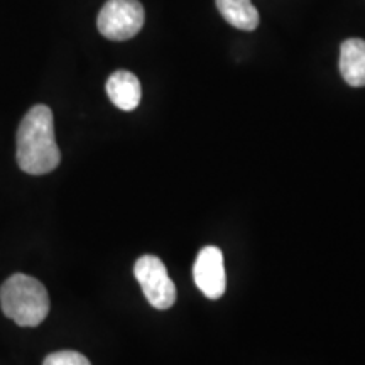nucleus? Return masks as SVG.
Masks as SVG:
<instances>
[{
    "mask_svg": "<svg viewBox=\"0 0 365 365\" xmlns=\"http://www.w3.org/2000/svg\"><path fill=\"white\" fill-rule=\"evenodd\" d=\"M134 276L139 281L145 299L156 309H168L176 301V286L156 255H143L135 261Z\"/></svg>",
    "mask_w": 365,
    "mask_h": 365,
    "instance_id": "4",
    "label": "nucleus"
},
{
    "mask_svg": "<svg viewBox=\"0 0 365 365\" xmlns=\"http://www.w3.org/2000/svg\"><path fill=\"white\" fill-rule=\"evenodd\" d=\"M17 164L27 175L41 176L56 170L61 153L54 137V118L48 105H34L17 129Z\"/></svg>",
    "mask_w": 365,
    "mask_h": 365,
    "instance_id": "1",
    "label": "nucleus"
},
{
    "mask_svg": "<svg viewBox=\"0 0 365 365\" xmlns=\"http://www.w3.org/2000/svg\"><path fill=\"white\" fill-rule=\"evenodd\" d=\"M144 7L139 0H107L98 14L97 27L110 41L132 39L144 26Z\"/></svg>",
    "mask_w": 365,
    "mask_h": 365,
    "instance_id": "3",
    "label": "nucleus"
},
{
    "mask_svg": "<svg viewBox=\"0 0 365 365\" xmlns=\"http://www.w3.org/2000/svg\"><path fill=\"white\" fill-rule=\"evenodd\" d=\"M340 73L346 85L365 86V41L359 38L346 39L340 46Z\"/></svg>",
    "mask_w": 365,
    "mask_h": 365,
    "instance_id": "7",
    "label": "nucleus"
},
{
    "mask_svg": "<svg viewBox=\"0 0 365 365\" xmlns=\"http://www.w3.org/2000/svg\"><path fill=\"white\" fill-rule=\"evenodd\" d=\"M43 365H91L90 360L73 350H61V352L49 354L44 359Z\"/></svg>",
    "mask_w": 365,
    "mask_h": 365,
    "instance_id": "9",
    "label": "nucleus"
},
{
    "mask_svg": "<svg viewBox=\"0 0 365 365\" xmlns=\"http://www.w3.org/2000/svg\"><path fill=\"white\" fill-rule=\"evenodd\" d=\"M193 277L196 286L208 299H220L227 289L223 254L215 245H208L200 250L195 261Z\"/></svg>",
    "mask_w": 365,
    "mask_h": 365,
    "instance_id": "5",
    "label": "nucleus"
},
{
    "mask_svg": "<svg viewBox=\"0 0 365 365\" xmlns=\"http://www.w3.org/2000/svg\"><path fill=\"white\" fill-rule=\"evenodd\" d=\"M217 9L228 24L240 31H254L261 21L252 0H217Z\"/></svg>",
    "mask_w": 365,
    "mask_h": 365,
    "instance_id": "8",
    "label": "nucleus"
},
{
    "mask_svg": "<svg viewBox=\"0 0 365 365\" xmlns=\"http://www.w3.org/2000/svg\"><path fill=\"white\" fill-rule=\"evenodd\" d=\"M0 307L14 323L33 328L44 322L51 304L43 282L33 276L17 272L0 287Z\"/></svg>",
    "mask_w": 365,
    "mask_h": 365,
    "instance_id": "2",
    "label": "nucleus"
},
{
    "mask_svg": "<svg viewBox=\"0 0 365 365\" xmlns=\"http://www.w3.org/2000/svg\"><path fill=\"white\" fill-rule=\"evenodd\" d=\"M105 88H107L110 102L124 112L135 110L139 107L140 98H143V88H140L139 78L134 73L125 70H118L110 75Z\"/></svg>",
    "mask_w": 365,
    "mask_h": 365,
    "instance_id": "6",
    "label": "nucleus"
}]
</instances>
